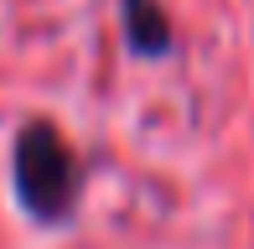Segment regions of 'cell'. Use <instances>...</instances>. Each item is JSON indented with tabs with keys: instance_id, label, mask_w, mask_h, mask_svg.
I'll list each match as a JSON object with an SVG mask.
<instances>
[{
	"instance_id": "cell-2",
	"label": "cell",
	"mask_w": 254,
	"mask_h": 249,
	"mask_svg": "<svg viewBox=\"0 0 254 249\" xmlns=\"http://www.w3.org/2000/svg\"><path fill=\"white\" fill-rule=\"evenodd\" d=\"M125 37H130V47L140 52V58L166 52L171 26H166V16H161L156 0H125Z\"/></svg>"
},
{
	"instance_id": "cell-1",
	"label": "cell",
	"mask_w": 254,
	"mask_h": 249,
	"mask_svg": "<svg viewBox=\"0 0 254 249\" xmlns=\"http://www.w3.org/2000/svg\"><path fill=\"white\" fill-rule=\"evenodd\" d=\"M16 192L37 218H63L78 197V161L47 120H31L16 135Z\"/></svg>"
}]
</instances>
